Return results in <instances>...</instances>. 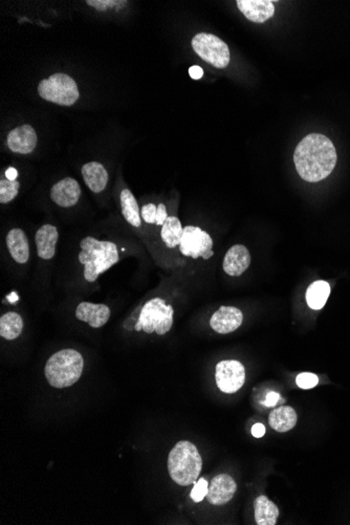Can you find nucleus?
Masks as SVG:
<instances>
[{
    "instance_id": "4",
    "label": "nucleus",
    "mask_w": 350,
    "mask_h": 525,
    "mask_svg": "<svg viewBox=\"0 0 350 525\" xmlns=\"http://www.w3.org/2000/svg\"><path fill=\"white\" fill-rule=\"evenodd\" d=\"M84 362L80 352L63 350L53 354L46 362L44 374L48 384L57 389L70 387L82 376Z\"/></svg>"
},
{
    "instance_id": "16",
    "label": "nucleus",
    "mask_w": 350,
    "mask_h": 525,
    "mask_svg": "<svg viewBox=\"0 0 350 525\" xmlns=\"http://www.w3.org/2000/svg\"><path fill=\"white\" fill-rule=\"evenodd\" d=\"M77 319L89 324L92 328H100L109 322L110 310L105 304L82 302L76 310Z\"/></svg>"
},
{
    "instance_id": "28",
    "label": "nucleus",
    "mask_w": 350,
    "mask_h": 525,
    "mask_svg": "<svg viewBox=\"0 0 350 525\" xmlns=\"http://www.w3.org/2000/svg\"><path fill=\"white\" fill-rule=\"evenodd\" d=\"M296 383L301 389H312L318 385L319 379L316 374L305 372L297 377Z\"/></svg>"
},
{
    "instance_id": "9",
    "label": "nucleus",
    "mask_w": 350,
    "mask_h": 525,
    "mask_svg": "<svg viewBox=\"0 0 350 525\" xmlns=\"http://www.w3.org/2000/svg\"><path fill=\"white\" fill-rule=\"evenodd\" d=\"M215 379L222 392L233 394L241 389L246 381V370L241 362L226 359L219 362L215 368Z\"/></svg>"
},
{
    "instance_id": "8",
    "label": "nucleus",
    "mask_w": 350,
    "mask_h": 525,
    "mask_svg": "<svg viewBox=\"0 0 350 525\" xmlns=\"http://www.w3.org/2000/svg\"><path fill=\"white\" fill-rule=\"evenodd\" d=\"M213 240L207 232L198 227L187 226L182 230L180 250L182 255L197 259H209L213 256Z\"/></svg>"
},
{
    "instance_id": "31",
    "label": "nucleus",
    "mask_w": 350,
    "mask_h": 525,
    "mask_svg": "<svg viewBox=\"0 0 350 525\" xmlns=\"http://www.w3.org/2000/svg\"><path fill=\"white\" fill-rule=\"evenodd\" d=\"M168 213H167L166 206L164 204H160L158 206V214H156V222L155 224L158 226H163L168 218Z\"/></svg>"
},
{
    "instance_id": "10",
    "label": "nucleus",
    "mask_w": 350,
    "mask_h": 525,
    "mask_svg": "<svg viewBox=\"0 0 350 525\" xmlns=\"http://www.w3.org/2000/svg\"><path fill=\"white\" fill-rule=\"evenodd\" d=\"M37 141L38 138L34 128L31 125L23 124L15 128L8 134L6 145L14 153L28 154L34 151Z\"/></svg>"
},
{
    "instance_id": "34",
    "label": "nucleus",
    "mask_w": 350,
    "mask_h": 525,
    "mask_svg": "<svg viewBox=\"0 0 350 525\" xmlns=\"http://www.w3.org/2000/svg\"><path fill=\"white\" fill-rule=\"evenodd\" d=\"M264 434H266V427H264L263 423H255V425L253 426L252 435L254 436V438H263Z\"/></svg>"
},
{
    "instance_id": "11",
    "label": "nucleus",
    "mask_w": 350,
    "mask_h": 525,
    "mask_svg": "<svg viewBox=\"0 0 350 525\" xmlns=\"http://www.w3.org/2000/svg\"><path fill=\"white\" fill-rule=\"evenodd\" d=\"M237 485L235 480L228 474H219L215 476L209 485L207 499L213 505L228 504L234 497Z\"/></svg>"
},
{
    "instance_id": "7",
    "label": "nucleus",
    "mask_w": 350,
    "mask_h": 525,
    "mask_svg": "<svg viewBox=\"0 0 350 525\" xmlns=\"http://www.w3.org/2000/svg\"><path fill=\"white\" fill-rule=\"evenodd\" d=\"M192 48L198 56L217 68H226L230 63L229 46L215 35L199 33L192 39Z\"/></svg>"
},
{
    "instance_id": "2",
    "label": "nucleus",
    "mask_w": 350,
    "mask_h": 525,
    "mask_svg": "<svg viewBox=\"0 0 350 525\" xmlns=\"http://www.w3.org/2000/svg\"><path fill=\"white\" fill-rule=\"evenodd\" d=\"M80 247L79 261L84 264V277L88 282L96 281L99 275L119 261L118 248L114 242H100L88 236L82 239Z\"/></svg>"
},
{
    "instance_id": "13",
    "label": "nucleus",
    "mask_w": 350,
    "mask_h": 525,
    "mask_svg": "<svg viewBox=\"0 0 350 525\" xmlns=\"http://www.w3.org/2000/svg\"><path fill=\"white\" fill-rule=\"evenodd\" d=\"M81 188L79 183L72 178H65L56 183L50 190V198L62 208H70L79 202Z\"/></svg>"
},
{
    "instance_id": "5",
    "label": "nucleus",
    "mask_w": 350,
    "mask_h": 525,
    "mask_svg": "<svg viewBox=\"0 0 350 525\" xmlns=\"http://www.w3.org/2000/svg\"><path fill=\"white\" fill-rule=\"evenodd\" d=\"M173 306L169 305L165 300L154 298L149 300L141 310L140 317L136 324V332L144 330L146 334H156L163 336L173 328Z\"/></svg>"
},
{
    "instance_id": "21",
    "label": "nucleus",
    "mask_w": 350,
    "mask_h": 525,
    "mask_svg": "<svg viewBox=\"0 0 350 525\" xmlns=\"http://www.w3.org/2000/svg\"><path fill=\"white\" fill-rule=\"evenodd\" d=\"M255 520L258 525H275L279 517V509L266 496H259L254 502Z\"/></svg>"
},
{
    "instance_id": "22",
    "label": "nucleus",
    "mask_w": 350,
    "mask_h": 525,
    "mask_svg": "<svg viewBox=\"0 0 350 525\" xmlns=\"http://www.w3.org/2000/svg\"><path fill=\"white\" fill-rule=\"evenodd\" d=\"M121 207H122V214L126 222L136 228L141 227L142 222H141L140 209L131 190L124 189L121 192Z\"/></svg>"
},
{
    "instance_id": "30",
    "label": "nucleus",
    "mask_w": 350,
    "mask_h": 525,
    "mask_svg": "<svg viewBox=\"0 0 350 525\" xmlns=\"http://www.w3.org/2000/svg\"><path fill=\"white\" fill-rule=\"evenodd\" d=\"M124 2L116 1V0H87V4L92 8L97 9V10L106 11L109 9L114 8L119 4H124Z\"/></svg>"
},
{
    "instance_id": "29",
    "label": "nucleus",
    "mask_w": 350,
    "mask_h": 525,
    "mask_svg": "<svg viewBox=\"0 0 350 525\" xmlns=\"http://www.w3.org/2000/svg\"><path fill=\"white\" fill-rule=\"evenodd\" d=\"M156 214H158V207L153 204L145 205L141 210V215L147 224H155Z\"/></svg>"
},
{
    "instance_id": "3",
    "label": "nucleus",
    "mask_w": 350,
    "mask_h": 525,
    "mask_svg": "<svg viewBox=\"0 0 350 525\" xmlns=\"http://www.w3.org/2000/svg\"><path fill=\"white\" fill-rule=\"evenodd\" d=\"M202 469V460L197 448L188 440H180L168 456L171 480L182 487L197 482Z\"/></svg>"
},
{
    "instance_id": "25",
    "label": "nucleus",
    "mask_w": 350,
    "mask_h": 525,
    "mask_svg": "<svg viewBox=\"0 0 350 525\" xmlns=\"http://www.w3.org/2000/svg\"><path fill=\"white\" fill-rule=\"evenodd\" d=\"M182 230L184 229H182L180 220L175 216H169L163 224L162 231H160L163 242L168 248H175L180 246L182 242Z\"/></svg>"
},
{
    "instance_id": "15",
    "label": "nucleus",
    "mask_w": 350,
    "mask_h": 525,
    "mask_svg": "<svg viewBox=\"0 0 350 525\" xmlns=\"http://www.w3.org/2000/svg\"><path fill=\"white\" fill-rule=\"evenodd\" d=\"M251 264V255L248 249L242 244H235L224 255V272L232 277H239L248 270Z\"/></svg>"
},
{
    "instance_id": "19",
    "label": "nucleus",
    "mask_w": 350,
    "mask_h": 525,
    "mask_svg": "<svg viewBox=\"0 0 350 525\" xmlns=\"http://www.w3.org/2000/svg\"><path fill=\"white\" fill-rule=\"evenodd\" d=\"M82 176L90 191L100 193L106 188L109 183V172L102 164L90 162L82 167Z\"/></svg>"
},
{
    "instance_id": "32",
    "label": "nucleus",
    "mask_w": 350,
    "mask_h": 525,
    "mask_svg": "<svg viewBox=\"0 0 350 525\" xmlns=\"http://www.w3.org/2000/svg\"><path fill=\"white\" fill-rule=\"evenodd\" d=\"M189 75H190L191 78L195 79V80H199V79H202V76H204V70H202V68L200 67V66L193 65L189 68Z\"/></svg>"
},
{
    "instance_id": "35",
    "label": "nucleus",
    "mask_w": 350,
    "mask_h": 525,
    "mask_svg": "<svg viewBox=\"0 0 350 525\" xmlns=\"http://www.w3.org/2000/svg\"><path fill=\"white\" fill-rule=\"evenodd\" d=\"M6 178H9V180H16L17 178V170L12 168H9L6 170Z\"/></svg>"
},
{
    "instance_id": "18",
    "label": "nucleus",
    "mask_w": 350,
    "mask_h": 525,
    "mask_svg": "<svg viewBox=\"0 0 350 525\" xmlns=\"http://www.w3.org/2000/svg\"><path fill=\"white\" fill-rule=\"evenodd\" d=\"M6 247L17 264H26L30 259V244L26 233L21 229H13L6 238Z\"/></svg>"
},
{
    "instance_id": "33",
    "label": "nucleus",
    "mask_w": 350,
    "mask_h": 525,
    "mask_svg": "<svg viewBox=\"0 0 350 525\" xmlns=\"http://www.w3.org/2000/svg\"><path fill=\"white\" fill-rule=\"evenodd\" d=\"M279 399H280V396H279L277 392H270V394L266 396L264 405H266V407H273V406H275L278 403Z\"/></svg>"
},
{
    "instance_id": "23",
    "label": "nucleus",
    "mask_w": 350,
    "mask_h": 525,
    "mask_svg": "<svg viewBox=\"0 0 350 525\" xmlns=\"http://www.w3.org/2000/svg\"><path fill=\"white\" fill-rule=\"evenodd\" d=\"M330 294V286L327 282L316 281L310 284L307 291V301L312 310H321L327 303Z\"/></svg>"
},
{
    "instance_id": "6",
    "label": "nucleus",
    "mask_w": 350,
    "mask_h": 525,
    "mask_svg": "<svg viewBox=\"0 0 350 525\" xmlns=\"http://www.w3.org/2000/svg\"><path fill=\"white\" fill-rule=\"evenodd\" d=\"M38 94L44 100L61 106H72L80 97L76 81L68 75L54 74L38 85Z\"/></svg>"
},
{
    "instance_id": "12",
    "label": "nucleus",
    "mask_w": 350,
    "mask_h": 525,
    "mask_svg": "<svg viewBox=\"0 0 350 525\" xmlns=\"http://www.w3.org/2000/svg\"><path fill=\"white\" fill-rule=\"evenodd\" d=\"M242 321L244 315L241 310L234 306H222L211 318L210 326L214 332L226 335L241 328Z\"/></svg>"
},
{
    "instance_id": "1",
    "label": "nucleus",
    "mask_w": 350,
    "mask_h": 525,
    "mask_svg": "<svg viewBox=\"0 0 350 525\" xmlns=\"http://www.w3.org/2000/svg\"><path fill=\"white\" fill-rule=\"evenodd\" d=\"M337 160L334 143L321 134H308L297 145L294 152L297 172L308 183L325 180L334 171Z\"/></svg>"
},
{
    "instance_id": "24",
    "label": "nucleus",
    "mask_w": 350,
    "mask_h": 525,
    "mask_svg": "<svg viewBox=\"0 0 350 525\" xmlns=\"http://www.w3.org/2000/svg\"><path fill=\"white\" fill-rule=\"evenodd\" d=\"M23 330V320L16 313H8L0 319V336L6 340H15Z\"/></svg>"
},
{
    "instance_id": "26",
    "label": "nucleus",
    "mask_w": 350,
    "mask_h": 525,
    "mask_svg": "<svg viewBox=\"0 0 350 525\" xmlns=\"http://www.w3.org/2000/svg\"><path fill=\"white\" fill-rule=\"evenodd\" d=\"M21 184L16 180H0V202L1 204H8L15 200L18 195Z\"/></svg>"
},
{
    "instance_id": "27",
    "label": "nucleus",
    "mask_w": 350,
    "mask_h": 525,
    "mask_svg": "<svg viewBox=\"0 0 350 525\" xmlns=\"http://www.w3.org/2000/svg\"><path fill=\"white\" fill-rule=\"evenodd\" d=\"M209 491V485L204 478H200L198 482L195 483L192 491H191L190 497L193 502H200L207 497Z\"/></svg>"
},
{
    "instance_id": "17",
    "label": "nucleus",
    "mask_w": 350,
    "mask_h": 525,
    "mask_svg": "<svg viewBox=\"0 0 350 525\" xmlns=\"http://www.w3.org/2000/svg\"><path fill=\"white\" fill-rule=\"evenodd\" d=\"M59 234L56 227L52 224H44L35 236L37 253L44 260H50L56 254V246L58 242Z\"/></svg>"
},
{
    "instance_id": "20",
    "label": "nucleus",
    "mask_w": 350,
    "mask_h": 525,
    "mask_svg": "<svg viewBox=\"0 0 350 525\" xmlns=\"http://www.w3.org/2000/svg\"><path fill=\"white\" fill-rule=\"evenodd\" d=\"M297 413L290 406H281L270 412L268 423L277 432H288L296 426Z\"/></svg>"
},
{
    "instance_id": "14",
    "label": "nucleus",
    "mask_w": 350,
    "mask_h": 525,
    "mask_svg": "<svg viewBox=\"0 0 350 525\" xmlns=\"http://www.w3.org/2000/svg\"><path fill=\"white\" fill-rule=\"evenodd\" d=\"M236 4L244 17L255 23H264L275 15L270 0H237Z\"/></svg>"
}]
</instances>
